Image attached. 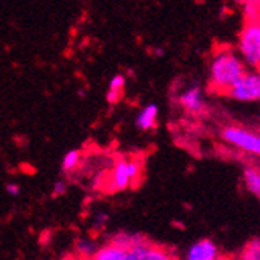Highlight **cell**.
I'll list each match as a JSON object with an SVG mask.
<instances>
[{
	"label": "cell",
	"mask_w": 260,
	"mask_h": 260,
	"mask_svg": "<svg viewBox=\"0 0 260 260\" xmlns=\"http://www.w3.org/2000/svg\"><path fill=\"white\" fill-rule=\"evenodd\" d=\"M246 74L245 62L228 45L214 50L209 67V89L214 93L228 95L229 89Z\"/></svg>",
	"instance_id": "obj_1"
},
{
	"label": "cell",
	"mask_w": 260,
	"mask_h": 260,
	"mask_svg": "<svg viewBox=\"0 0 260 260\" xmlns=\"http://www.w3.org/2000/svg\"><path fill=\"white\" fill-rule=\"evenodd\" d=\"M142 175V164L134 157H119L112 162L111 170L105 176V185L108 192L126 190L136 182H139Z\"/></svg>",
	"instance_id": "obj_2"
},
{
	"label": "cell",
	"mask_w": 260,
	"mask_h": 260,
	"mask_svg": "<svg viewBox=\"0 0 260 260\" xmlns=\"http://www.w3.org/2000/svg\"><path fill=\"white\" fill-rule=\"evenodd\" d=\"M239 52L245 64L260 72V17L245 20L239 35Z\"/></svg>",
	"instance_id": "obj_3"
},
{
	"label": "cell",
	"mask_w": 260,
	"mask_h": 260,
	"mask_svg": "<svg viewBox=\"0 0 260 260\" xmlns=\"http://www.w3.org/2000/svg\"><path fill=\"white\" fill-rule=\"evenodd\" d=\"M221 136L232 147L260 157V136L257 133L242 126H226Z\"/></svg>",
	"instance_id": "obj_4"
},
{
	"label": "cell",
	"mask_w": 260,
	"mask_h": 260,
	"mask_svg": "<svg viewBox=\"0 0 260 260\" xmlns=\"http://www.w3.org/2000/svg\"><path fill=\"white\" fill-rule=\"evenodd\" d=\"M123 260H178L170 248L151 243L145 239L142 243L129 248Z\"/></svg>",
	"instance_id": "obj_5"
},
{
	"label": "cell",
	"mask_w": 260,
	"mask_h": 260,
	"mask_svg": "<svg viewBox=\"0 0 260 260\" xmlns=\"http://www.w3.org/2000/svg\"><path fill=\"white\" fill-rule=\"evenodd\" d=\"M228 95L239 102H252L260 97V72H246L235 83Z\"/></svg>",
	"instance_id": "obj_6"
},
{
	"label": "cell",
	"mask_w": 260,
	"mask_h": 260,
	"mask_svg": "<svg viewBox=\"0 0 260 260\" xmlns=\"http://www.w3.org/2000/svg\"><path fill=\"white\" fill-rule=\"evenodd\" d=\"M218 254V248L214 242L203 239L187 249L184 260H215Z\"/></svg>",
	"instance_id": "obj_7"
},
{
	"label": "cell",
	"mask_w": 260,
	"mask_h": 260,
	"mask_svg": "<svg viewBox=\"0 0 260 260\" xmlns=\"http://www.w3.org/2000/svg\"><path fill=\"white\" fill-rule=\"evenodd\" d=\"M179 105L190 114H200L204 109V100L200 87H190L181 93Z\"/></svg>",
	"instance_id": "obj_8"
},
{
	"label": "cell",
	"mask_w": 260,
	"mask_h": 260,
	"mask_svg": "<svg viewBox=\"0 0 260 260\" xmlns=\"http://www.w3.org/2000/svg\"><path fill=\"white\" fill-rule=\"evenodd\" d=\"M157 114H159V109L154 103L151 105H147L144 109L139 112V115L136 117V125L139 129L142 131H150L156 126V122H157Z\"/></svg>",
	"instance_id": "obj_9"
},
{
	"label": "cell",
	"mask_w": 260,
	"mask_h": 260,
	"mask_svg": "<svg viewBox=\"0 0 260 260\" xmlns=\"http://www.w3.org/2000/svg\"><path fill=\"white\" fill-rule=\"evenodd\" d=\"M126 254V249L117 246L112 242H108L102 246H99V249L93 254V257L90 260H123Z\"/></svg>",
	"instance_id": "obj_10"
},
{
	"label": "cell",
	"mask_w": 260,
	"mask_h": 260,
	"mask_svg": "<svg viewBox=\"0 0 260 260\" xmlns=\"http://www.w3.org/2000/svg\"><path fill=\"white\" fill-rule=\"evenodd\" d=\"M145 240L144 235H140V234H129V232H119V234H115L114 237H111L109 242L115 243L117 246H120L123 249H129L139 243H142Z\"/></svg>",
	"instance_id": "obj_11"
},
{
	"label": "cell",
	"mask_w": 260,
	"mask_h": 260,
	"mask_svg": "<svg viewBox=\"0 0 260 260\" xmlns=\"http://www.w3.org/2000/svg\"><path fill=\"white\" fill-rule=\"evenodd\" d=\"M125 83H126V80H125V77L123 75H114L112 78H111V81H109V87H108V102L109 103H117L120 99H122V95H123V89H125Z\"/></svg>",
	"instance_id": "obj_12"
},
{
	"label": "cell",
	"mask_w": 260,
	"mask_h": 260,
	"mask_svg": "<svg viewBox=\"0 0 260 260\" xmlns=\"http://www.w3.org/2000/svg\"><path fill=\"white\" fill-rule=\"evenodd\" d=\"M99 249V245L93 242L92 239H78L75 242V249L74 254L78 255L83 260H90L95 254V251Z\"/></svg>",
	"instance_id": "obj_13"
},
{
	"label": "cell",
	"mask_w": 260,
	"mask_h": 260,
	"mask_svg": "<svg viewBox=\"0 0 260 260\" xmlns=\"http://www.w3.org/2000/svg\"><path fill=\"white\" fill-rule=\"evenodd\" d=\"M243 181L248 190L257 197V200L260 201V170L254 169V167H248L243 172Z\"/></svg>",
	"instance_id": "obj_14"
},
{
	"label": "cell",
	"mask_w": 260,
	"mask_h": 260,
	"mask_svg": "<svg viewBox=\"0 0 260 260\" xmlns=\"http://www.w3.org/2000/svg\"><path fill=\"white\" fill-rule=\"evenodd\" d=\"M81 162V153L80 150H70L64 154L62 162H61V169L64 173H72Z\"/></svg>",
	"instance_id": "obj_15"
},
{
	"label": "cell",
	"mask_w": 260,
	"mask_h": 260,
	"mask_svg": "<svg viewBox=\"0 0 260 260\" xmlns=\"http://www.w3.org/2000/svg\"><path fill=\"white\" fill-rule=\"evenodd\" d=\"M239 255H242L246 260H260V239H254L248 242Z\"/></svg>",
	"instance_id": "obj_16"
},
{
	"label": "cell",
	"mask_w": 260,
	"mask_h": 260,
	"mask_svg": "<svg viewBox=\"0 0 260 260\" xmlns=\"http://www.w3.org/2000/svg\"><path fill=\"white\" fill-rule=\"evenodd\" d=\"M245 20H252L260 17V2H246L245 4Z\"/></svg>",
	"instance_id": "obj_17"
},
{
	"label": "cell",
	"mask_w": 260,
	"mask_h": 260,
	"mask_svg": "<svg viewBox=\"0 0 260 260\" xmlns=\"http://www.w3.org/2000/svg\"><path fill=\"white\" fill-rule=\"evenodd\" d=\"M108 220H109V217H108V214H105V212H99V214L93 217V221H92V226H93V231H103L105 229V226H106V223H108Z\"/></svg>",
	"instance_id": "obj_18"
},
{
	"label": "cell",
	"mask_w": 260,
	"mask_h": 260,
	"mask_svg": "<svg viewBox=\"0 0 260 260\" xmlns=\"http://www.w3.org/2000/svg\"><path fill=\"white\" fill-rule=\"evenodd\" d=\"M67 192V184L64 179H58L53 187H52V197L53 198H58V197H62L64 193Z\"/></svg>",
	"instance_id": "obj_19"
},
{
	"label": "cell",
	"mask_w": 260,
	"mask_h": 260,
	"mask_svg": "<svg viewBox=\"0 0 260 260\" xmlns=\"http://www.w3.org/2000/svg\"><path fill=\"white\" fill-rule=\"evenodd\" d=\"M5 190H7V193L10 197H19L20 195V187L16 182H8L7 187H5Z\"/></svg>",
	"instance_id": "obj_20"
},
{
	"label": "cell",
	"mask_w": 260,
	"mask_h": 260,
	"mask_svg": "<svg viewBox=\"0 0 260 260\" xmlns=\"http://www.w3.org/2000/svg\"><path fill=\"white\" fill-rule=\"evenodd\" d=\"M59 260H83V258H80V257L75 255V254H67V255H64V257H61Z\"/></svg>",
	"instance_id": "obj_21"
},
{
	"label": "cell",
	"mask_w": 260,
	"mask_h": 260,
	"mask_svg": "<svg viewBox=\"0 0 260 260\" xmlns=\"http://www.w3.org/2000/svg\"><path fill=\"white\" fill-rule=\"evenodd\" d=\"M215 260H234L232 255H228V254H218Z\"/></svg>",
	"instance_id": "obj_22"
},
{
	"label": "cell",
	"mask_w": 260,
	"mask_h": 260,
	"mask_svg": "<svg viewBox=\"0 0 260 260\" xmlns=\"http://www.w3.org/2000/svg\"><path fill=\"white\" fill-rule=\"evenodd\" d=\"M234 260H246V258H243L242 255H235V257H234Z\"/></svg>",
	"instance_id": "obj_23"
},
{
	"label": "cell",
	"mask_w": 260,
	"mask_h": 260,
	"mask_svg": "<svg viewBox=\"0 0 260 260\" xmlns=\"http://www.w3.org/2000/svg\"><path fill=\"white\" fill-rule=\"evenodd\" d=\"M258 102H260V97H258Z\"/></svg>",
	"instance_id": "obj_24"
}]
</instances>
